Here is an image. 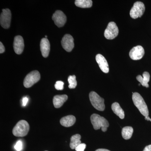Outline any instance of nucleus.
Segmentation results:
<instances>
[{
    "label": "nucleus",
    "mask_w": 151,
    "mask_h": 151,
    "mask_svg": "<svg viewBox=\"0 0 151 151\" xmlns=\"http://www.w3.org/2000/svg\"><path fill=\"white\" fill-rule=\"evenodd\" d=\"M22 101V105L23 107H25V106H26V105H27V104L28 102V98L27 97H23Z\"/></svg>",
    "instance_id": "nucleus-26"
},
{
    "label": "nucleus",
    "mask_w": 151,
    "mask_h": 151,
    "mask_svg": "<svg viewBox=\"0 0 151 151\" xmlns=\"http://www.w3.org/2000/svg\"><path fill=\"white\" fill-rule=\"evenodd\" d=\"M12 14L8 9H4L0 16V23L4 28L8 29L10 26Z\"/></svg>",
    "instance_id": "nucleus-8"
},
{
    "label": "nucleus",
    "mask_w": 151,
    "mask_h": 151,
    "mask_svg": "<svg viewBox=\"0 0 151 151\" xmlns=\"http://www.w3.org/2000/svg\"></svg>",
    "instance_id": "nucleus-32"
},
{
    "label": "nucleus",
    "mask_w": 151,
    "mask_h": 151,
    "mask_svg": "<svg viewBox=\"0 0 151 151\" xmlns=\"http://www.w3.org/2000/svg\"><path fill=\"white\" fill-rule=\"evenodd\" d=\"M89 97L91 104L96 110L101 111L105 110L104 99L100 97L96 92L94 91L90 92Z\"/></svg>",
    "instance_id": "nucleus-4"
},
{
    "label": "nucleus",
    "mask_w": 151,
    "mask_h": 151,
    "mask_svg": "<svg viewBox=\"0 0 151 151\" xmlns=\"http://www.w3.org/2000/svg\"><path fill=\"white\" fill-rule=\"evenodd\" d=\"M143 77L142 76L138 75L137 77V79L143 86L148 88V82L150 80V73L147 71H145L143 73Z\"/></svg>",
    "instance_id": "nucleus-17"
},
{
    "label": "nucleus",
    "mask_w": 151,
    "mask_h": 151,
    "mask_svg": "<svg viewBox=\"0 0 151 151\" xmlns=\"http://www.w3.org/2000/svg\"><path fill=\"white\" fill-rule=\"evenodd\" d=\"M134 132L133 128L131 127H126L123 128L122 130V136L126 140H128L132 137Z\"/></svg>",
    "instance_id": "nucleus-21"
},
{
    "label": "nucleus",
    "mask_w": 151,
    "mask_h": 151,
    "mask_svg": "<svg viewBox=\"0 0 151 151\" xmlns=\"http://www.w3.org/2000/svg\"><path fill=\"white\" fill-rule=\"evenodd\" d=\"M95 151H111L109 150H107V149H99L98 150H96Z\"/></svg>",
    "instance_id": "nucleus-29"
},
{
    "label": "nucleus",
    "mask_w": 151,
    "mask_h": 151,
    "mask_svg": "<svg viewBox=\"0 0 151 151\" xmlns=\"http://www.w3.org/2000/svg\"><path fill=\"white\" fill-rule=\"evenodd\" d=\"M132 100L134 104L142 115L145 117L149 116V112L147 106L140 94L137 92H133Z\"/></svg>",
    "instance_id": "nucleus-2"
},
{
    "label": "nucleus",
    "mask_w": 151,
    "mask_h": 151,
    "mask_svg": "<svg viewBox=\"0 0 151 151\" xmlns=\"http://www.w3.org/2000/svg\"><path fill=\"white\" fill-rule=\"evenodd\" d=\"M29 129L28 122L25 120L19 121L14 127L12 133L14 136L17 137H24L26 136Z\"/></svg>",
    "instance_id": "nucleus-3"
},
{
    "label": "nucleus",
    "mask_w": 151,
    "mask_h": 151,
    "mask_svg": "<svg viewBox=\"0 0 151 151\" xmlns=\"http://www.w3.org/2000/svg\"><path fill=\"white\" fill-rule=\"evenodd\" d=\"M22 142L21 141L19 140L17 142L14 146V149L17 151H21L22 150Z\"/></svg>",
    "instance_id": "nucleus-24"
},
{
    "label": "nucleus",
    "mask_w": 151,
    "mask_h": 151,
    "mask_svg": "<svg viewBox=\"0 0 151 151\" xmlns=\"http://www.w3.org/2000/svg\"><path fill=\"white\" fill-rule=\"evenodd\" d=\"M74 40L70 35L66 34L63 37L61 45L63 49L66 51L70 52L73 50L74 46Z\"/></svg>",
    "instance_id": "nucleus-10"
},
{
    "label": "nucleus",
    "mask_w": 151,
    "mask_h": 151,
    "mask_svg": "<svg viewBox=\"0 0 151 151\" xmlns=\"http://www.w3.org/2000/svg\"><path fill=\"white\" fill-rule=\"evenodd\" d=\"M69 85L68 87L70 89H74L77 86V81L75 75L69 76L68 79Z\"/></svg>",
    "instance_id": "nucleus-22"
},
{
    "label": "nucleus",
    "mask_w": 151,
    "mask_h": 151,
    "mask_svg": "<svg viewBox=\"0 0 151 151\" xmlns=\"http://www.w3.org/2000/svg\"><path fill=\"white\" fill-rule=\"evenodd\" d=\"M76 119L75 116L69 115L63 117L60 120V124L63 127H69L75 124Z\"/></svg>",
    "instance_id": "nucleus-16"
},
{
    "label": "nucleus",
    "mask_w": 151,
    "mask_h": 151,
    "mask_svg": "<svg viewBox=\"0 0 151 151\" xmlns=\"http://www.w3.org/2000/svg\"><path fill=\"white\" fill-rule=\"evenodd\" d=\"M55 87L57 90H62L64 87V83L62 81H57L55 83Z\"/></svg>",
    "instance_id": "nucleus-23"
},
{
    "label": "nucleus",
    "mask_w": 151,
    "mask_h": 151,
    "mask_svg": "<svg viewBox=\"0 0 151 151\" xmlns=\"http://www.w3.org/2000/svg\"><path fill=\"white\" fill-rule=\"evenodd\" d=\"M145 54V50L142 47L138 45L131 50L129 52L130 58L133 60L142 59Z\"/></svg>",
    "instance_id": "nucleus-11"
},
{
    "label": "nucleus",
    "mask_w": 151,
    "mask_h": 151,
    "mask_svg": "<svg viewBox=\"0 0 151 151\" xmlns=\"http://www.w3.org/2000/svg\"><path fill=\"white\" fill-rule=\"evenodd\" d=\"M143 151H151V145L146 146Z\"/></svg>",
    "instance_id": "nucleus-28"
},
{
    "label": "nucleus",
    "mask_w": 151,
    "mask_h": 151,
    "mask_svg": "<svg viewBox=\"0 0 151 151\" xmlns=\"http://www.w3.org/2000/svg\"><path fill=\"white\" fill-rule=\"evenodd\" d=\"M145 119L146 120H147V121H150L151 122V119L150 118V117H149V116H146V117H145Z\"/></svg>",
    "instance_id": "nucleus-30"
},
{
    "label": "nucleus",
    "mask_w": 151,
    "mask_h": 151,
    "mask_svg": "<svg viewBox=\"0 0 151 151\" xmlns=\"http://www.w3.org/2000/svg\"><path fill=\"white\" fill-rule=\"evenodd\" d=\"M76 6L82 8H88L92 7V1L91 0H76L75 1Z\"/></svg>",
    "instance_id": "nucleus-20"
},
{
    "label": "nucleus",
    "mask_w": 151,
    "mask_h": 151,
    "mask_svg": "<svg viewBox=\"0 0 151 151\" xmlns=\"http://www.w3.org/2000/svg\"><path fill=\"white\" fill-rule=\"evenodd\" d=\"M13 46L14 50L17 54L19 55L22 53L24 45L23 38L22 36L18 35L14 37Z\"/></svg>",
    "instance_id": "nucleus-12"
},
{
    "label": "nucleus",
    "mask_w": 151,
    "mask_h": 151,
    "mask_svg": "<svg viewBox=\"0 0 151 151\" xmlns=\"http://www.w3.org/2000/svg\"><path fill=\"white\" fill-rule=\"evenodd\" d=\"M68 96L65 94L63 95H57L55 96L53 98V104L55 108H60L64 103L67 101Z\"/></svg>",
    "instance_id": "nucleus-15"
},
{
    "label": "nucleus",
    "mask_w": 151,
    "mask_h": 151,
    "mask_svg": "<svg viewBox=\"0 0 151 151\" xmlns=\"http://www.w3.org/2000/svg\"><path fill=\"white\" fill-rule=\"evenodd\" d=\"M40 50L44 58H47L49 54L50 44L48 40L46 38L42 39L40 43Z\"/></svg>",
    "instance_id": "nucleus-14"
},
{
    "label": "nucleus",
    "mask_w": 151,
    "mask_h": 151,
    "mask_svg": "<svg viewBox=\"0 0 151 151\" xmlns=\"http://www.w3.org/2000/svg\"><path fill=\"white\" fill-rule=\"evenodd\" d=\"M141 84H139V86H140Z\"/></svg>",
    "instance_id": "nucleus-31"
},
{
    "label": "nucleus",
    "mask_w": 151,
    "mask_h": 151,
    "mask_svg": "<svg viewBox=\"0 0 151 151\" xmlns=\"http://www.w3.org/2000/svg\"><path fill=\"white\" fill-rule=\"evenodd\" d=\"M86 147V145L84 143H81L75 148L76 151H84Z\"/></svg>",
    "instance_id": "nucleus-25"
},
{
    "label": "nucleus",
    "mask_w": 151,
    "mask_h": 151,
    "mask_svg": "<svg viewBox=\"0 0 151 151\" xmlns=\"http://www.w3.org/2000/svg\"><path fill=\"white\" fill-rule=\"evenodd\" d=\"M5 50V48L4 45L2 42H0V53H3V52H4Z\"/></svg>",
    "instance_id": "nucleus-27"
},
{
    "label": "nucleus",
    "mask_w": 151,
    "mask_h": 151,
    "mask_svg": "<svg viewBox=\"0 0 151 151\" xmlns=\"http://www.w3.org/2000/svg\"><path fill=\"white\" fill-rule=\"evenodd\" d=\"M112 111L115 114L119 116L120 119H123L125 117L124 111L121 108L119 103L117 102L113 103L111 106Z\"/></svg>",
    "instance_id": "nucleus-18"
},
{
    "label": "nucleus",
    "mask_w": 151,
    "mask_h": 151,
    "mask_svg": "<svg viewBox=\"0 0 151 151\" xmlns=\"http://www.w3.org/2000/svg\"><path fill=\"white\" fill-rule=\"evenodd\" d=\"M145 7L143 3L140 1L136 2L130 11V16L134 19L141 17L145 12Z\"/></svg>",
    "instance_id": "nucleus-6"
},
{
    "label": "nucleus",
    "mask_w": 151,
    "mask_h": 151,
    "mask_svg": "<svg viewBox=\"0 0 151 151\" xmlns=\"http://www.w3.org/2000/svg\"><path fill=\"white\" fill-rule=\"evenodd\" d=\"M81 139V135L78 134L73 135L70 138V148L73 150L81 144V141L80 140Z\"/></svg>",
    "instance_id": "nucleus-19"
},
{
    "label": "nucleus",
    "mask_w": 151,
    "mask_h": 151,
    "mask_svg": "<svg viewBox=\"0 0 151 151\" xmlns=\"http://www.w3.org/2000/svg\"><path fill=\"white\" fill-rule=\"evenodd\" d=\"M40 75L37 70H33L28 74L24 81V85L26 88H29L40 80Z\"/></svg>",
    "instance_id": "nucleus-5"
},
{
    "label": "nucleus",
    "mask_w": 151,
    "mask_h": 151,
    "mask_svg": "<svg viewBox=\"0 0 151 151\" xmlns=\"http://www.w3.org/2000/svg\"><path fill=\"white\" fill-rule=\"evenodd\" d=\"M119 30L114 22H110L108 24L104 32V36L108 40H113L119 34Z\"/></svg>",
    "instance_id": "nucleus-7"
},
{
    "label": "nucleus",
    "mask_w": 151,
    "mask_h": 151,
    "mask_svg": "<svg viewBox=\"0 0 151 151\" xmlns=\"http://www.w3.org/2000/svg\"><path fill=\"white\" fill-rule=\"evenodd\" d=\"M96 60L100 69L104 73H108L109 68L108 64L105 58L101 54H97L96 56Z\"/></svg>",
    "instance_id": "nucleus-13"
},
{
    "label": "nucleus",
    "mask_w": 151,
    "mask_h": 151,
    "mask_svg": "<svg viewBox=\"0 0 151 151\" xmlns=\"http://www.w3.org/2000/svg\"><path fill=\"white\" fill-rule=\"evenodd\" d=\"M91 123L94 129L97 130L100 128L103 132H105L109 127L108 121L104 117L97 114H92L90 117Z\"/></svg>",
    "instance_id": "nucleus-1"
},
{
    "label": "nucleus",
    "mask_w": 151,
    "mask_h": 151,
    "mask_svg": "<svg viewBox=\"0 0 151 151\" xmlns=\"http://www.w3.org/2000/svg\"><path fill=\"white\" fill-rule=\"evenodd\" d=\"M52 19L58 27H62L66 23V17L62 11L57 10L53 14Z\"/></svg>",
    "instance_id": "nucleus-9"
}]
</instances>
